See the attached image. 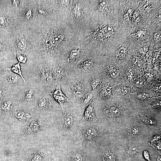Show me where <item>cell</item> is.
Instances as JSON below:
<instances>
[{
    "label": "cell",
    "instance_id": "e575fe53",
    "mask_svg": "<svg viewBox=\"0 0 161 161\" xmlns=\"http://www.w3.org/2000/svg\"><path fill=\"white\" fill-rule=\"evenodd\" d=\"M138 98L142 100H148L149 99V96L148 94L142 93L139 95L137 96Z\"/></svg>",
    "mask_w": 161,
    "mask_h": 161
},
{
    "label": "cell",
    "instance_id": "277c9868",
    "mask_svg": "<svg viewBox=\"0 0 161 161\" xmlns=\"http://www.w3.org/2000/svg\"><path fill=\"white\" fill-rule=\"evenodd\" d=\"M0 81L6 87L11 90L17 92L25 84L21 78L7 68L0 78Z\"/></svg>",
    "mask_w": 161,
    "mask_h": 161
},
{
    "label": "cell",
    "instance_id": "ab89813d",
    "mask_svg": "<svg viewBox=\"0 0 161 161\" xmlns=\"http://www.w3.org/2000/svg\"><path fill=\"white\" fill-rule=\"evenodd\" d=\"M26 17L28 19H29L31 16V11H28L26 13Z\"/></svg>",
    "mask_w": 161,
    "mask_h": 161
},
{
    "label": "cell",
    "instance_id": "3957f363",
    "mask_svg": "<svg viewBox=\"0 0 161 161\" xmlns=\"http://www.w3.org/2000/svg\"><path fill=\"white\" fill-rule=\"evenodd\" d=\"M154 27L147 22L144 23L131 33L129 36L133 47H141L151 42Z\"/></svg>",
    "mask_w": 161,
    "mask_h": 161
},
{
    "label": "cell",
    "instance_id": "ffe728a7",
    "mask_svg": "<svg viewBox=\"0 0 161 161\" xmlns=\"http://www.w3.org/2000/svg\"><path fill=\"white\" fill-rule=\"evenodd\" d=\"M101 158L102 161H117L116 154L114 152L109 150L104 152Z\"/></svg>",
    "mask_w": 161,
    "mask_h": 161
},
{
    "label": "cell",
    "instance_id": "7c38bea8",
    "mask_svg": "<svg viewBox=\"0 0 161 161\" xmlns=\"http://www.w3.org/2000/svg\"><path fill=\"white\" fill-rule=\"evenodd\" d=\"M94 100L87 106L84 111L83 117L80 120L82 123H95L97 120L96 118L93 107Z\"/></svg>",
    "mask_w": 161,
    "mask_h": 161
},
{
    "label": "cell",
    "instance_id": "ba28073f",
    "mask_svg": "<svg viewBox=\"0 0 161 161\" xmlns=\"http://www.w3.org/2000/svg\"><path fill=\"white\" fill-rule=\"evenodd\" d=\"M47 94L42 93L37 97L33 108H35L37 111L41 112H46L51 110L52 102L50 98L51 96Z\"/></svg>",
    "mask_w": 161,
    "mask_h": 161
},
{
    "label": "cell",
    "instance_id": "1f68e13d",
    "mask_svg": "<svg viewBox=\"0 0 161 161\" xmlns=\"http://www.w3.org/2000/svg\"><path fill=\"white\" fill-rule=\"evenodd\" d=\"M93 94L91 92H89L85 95L84 99L83 102V104L86 105L92 99Z\"/></svg>",
    "mask_w": 161,
    "mask_h": 161
},
{
    "label": "cell",
    "instance_id": "5b68a950",
    "mask_svg": "<svg viewBox=\"0 0 161 161\" xmlns=\"http://www.w3.org/2000/svg\"><path fill=\"white\" fill-rule=\"evenodd\" d=\"M139 7L146 21L149 22L154 12L161 8V1L141 0Z\"/></svg>",
    "mask_w": 161,
    "mask_h": 161
},
{
    "label": "cell",
    "instance_id": "7402d4cb",
    "mask_svg": "<svg viewBox=\"0 0 161 161\" xmlns=\"http://www.w3.org/2000/svg\"><path fill=\"white\" fill-rule=\"evenodd\" d=\"M127 132L129 136L131 137H134L138 135L139 130L135 126L131 125L128 127Z\"/></svg>",
    "mask_w": 161,
    "mask_h": 161
},
{
    "label": "cell",
    "instance_id": "8d00e7d4",
    "mask_svg": "<svg viewBox=\"0 0 161 161\" xmlns=\"http://www.w3.org/2000/svg\"><path fill=\"white\" fill-rule=\"evenodd\" d=\"M143 154L144 157L146 160L148 161H150L149 154L147 151L145 150L143 152Z\"/></svg>",
    "mask_w": 161,
    "mask_h": 161
},
{
    "label": "cell",
    "instance_id": "d6986e66",
    "mask_svg": "<svg viewBox=\"0 0 161 161\" xmlns=\"http://www.w3.org/2000/svg\"><path fill=\"white\" fill-rule=\"evenodd\" d=\"M51 71L53 82L59 80L64 75L63 70L59 67L55 68Z\"/></svg>",
    "mask_w": 161,
    "mask_h": 161
},
{
    "label": "cell",
    "instance_id": "603a6c76",
    "mask_svg": "<svg viewBox=\"0 0 161 161\" xmlns=\"http://www.w3.org/2000/svg\"><path fill=\"white\" fill-rule=\"evenodd\" d=\"M125 152L129 156L136 155L138 152V148L132 145L128 146L125 149Z\"/></svg>",
    "mask_w": 161,
    "mask_h": 161
},
{
    "label": "cell",
    "instance_id": "74e56055",
    "mask_svg": "<svg viewBox=\"0 0 161 161\" xmlns=\"http://www.w3.org/2000/svg\"><path fill=\"white\" fill-rule=\"evenodd\" d=\"M79 55V53L76 51L72 52L71 53V57L72 59L76 58Z\"/></svg>",
    "mask_w": 161,
    "mask_h": 161
},
{
    "label": "cell",
    "instance_id": "4dcf8cb0",
    "mask_svg": "<svg viewBox=\"0 0 161 161\" xmlns=\"http://www.w3.org/2000/svg\"><path fill=\"white\" fill-rule=\"evenodd\" d=\"M26 45L25 40L23 38H20L17 42V46L18 49L21 50L24 49Z\"/></svg>",
    "mask_w": 161,
    "mask_h": 161
},
{
    "label": "cell",
    "instance_id": "836d02e7",
    "mask_svg": "<svg viewBox=\"0 0 161 161\" xmlns=\"http://www.w3.org/2000/svg\"><path fill=\"white\" fill-rule=\"evenodd\" d=\"M93 64V63L91 61L87 60L84 62L83 67L84 69H89L92 67Z\"/></svg>",
    "mask_w": 161,
    "mask_h": 161
},
{
    "label": "cell",
    "instance_id": "d4e9b609",
    "mask_svg": "<svg viewBox=\"0 0 161 161\" xmlns=\"http://www.w3.org/2000/svg\"><path fill=\"white\" fill-rule=\"evenodd\" d=\"M71 158L72 161H83L82 154L79 151H75L71 154Z\"/></svg>",
    "mask_w": 161,
    "mask_h": 161
},
{
    "label": "cell",
    "instance_id": "8992f818",
    "mask_svg": "<svg viewBox=\"0 0 161 161\" xmlns=\"http://www.w3.org/2000/svg\"><path fill=\"white\" fill-rule=\"evenodd\" d=\"M133 47L129 36L113 51L114 60L117 63L126 61L132 51Z\"/></svg>",
    "mask_w": 161,
    "mask_h": 161
},
{
    "label": "cell",
    "instance_id": "d6a6232c",
    "mask_svg": "<svg viewBox=\"0 0 161 161\" xmlns=\"http://www.w3.org/2000/svg\"><path fill=\"white\" fill-rule=\"evenodd\" d=\"M91 84L92 89H94L98 84H100V80L98 79L93 78L91 81Z\"/></svg>",
    "mask_w": 161,
    "mask_h": 161
},
{
    "label": "cell",
    "instance_id": "cb8c5ba5",
    "mask_svg": "<svg viewBox=\"0 0 161 161\" xmlns=\"http://www.w3.org/2000/svg\"><path fill=\"white\" fill-rule=\"evenodd\" d=\"M139 116V119L145 124L152 125L156 123V121L151 117L143 115Z\"/></svg>",
    "mask_w": 161,
    "mask_h": 161
},
{
    "label": "cell",
    "instance_id": "f1b7e54d",
    "mask_svg": "<svg viewBox=\"0 0 161 161\" xmlns=\"http://www.w3.org/2000/svg\"><path fill=\"white\" fill-rule=\"evenodd\" d=\"M73 93L77 97H81L83 96L84 92L83 89L80 86H76L73 89Z\"/></svg>",
    "mask_w": 161,
    "mask_h": 161
},
{
    "label": "cell",
    "instance_id": "83f0119b",
    "mask_svg": "<svg viewBox=\"0 0 161 161\" xmlns=\"http://www.w3.org/2000/svg\"><path fill=\"white\" fill-rule=\"evenodd\" d=\"M108 72L110 76L113 78L117 77L120 73L119 70L115 67H112L109 69Z\"/></svg>",
    "mask_w": 161,
    "mask_h": 161
},
{
    "label": "cell",
    "instance_id": "30bf717a",
    "mask_svg": "<svg viewBox=\"0 0 161 161\" xmlns=\"http://www.w3.org/2000/svg\"><path fill=\"white\" fill-rule=\"evenodd\" d=\"M43 129L41 121L38 118H34L24 127L23 132L27 134H35L42 131Z\"/></svg>",
    "mask_w": 161,
    "mask_h": 161
},
{
    "label": "cell",
    "instance_id": "60d3db41",
    "mask_svg": "<svg viewBox=\"0 0 161 161\" xmlns=\"http://www.w3.org/2000/svg\"><path fill=\"white\" fill-rule=\"evenodd\" d=\"M146 78H150L153 77V75L150 73H147L145 74Z\"/></svg>",
    "mask_w": 161,
    "mask_h": 161
},
{
    "label": "cell",
    "instance_id": "9c48e42d",
    "mask_svg": "<svg viewBox=\"0 0 161 161\" xmlns=\"http://www.w3.org/2000/svg\"><path fill=\"white\" fill-rule=\"evenodd\" d=\"M74 123V117L73 114L69 111H62L59 122L61 129L65 132L71 130L73 127Z\"/></svg>",
    "mask_w": 161,
    "mask_h": 161
},
{
    "label": "cell",
    "instance_id": "4316f807",
    "mask_svg": "<svg viewBox=\"0 0 161 161\" xmlns=\"http://www.w3.org/2000/svg\"><path fill=\"white\" fill-rule=\"evenodd\" d=\"M118 92L120 94L122 95L130 96V89L125 86L120 87L118 89Z\"/></svg>",
    "mask_w": 161,
    "mask_h": 161
},
{
    "label": "cell",
    "instance_id": "4fadbf2b",
    "mask_svg": "<svg viewBox=\"0 0 161 161\" xmlns=\"http://www.w3.org/2000/svg\"><path fill=\"white\" fill-rule=\"evenodd\" d=\"M48 94L56 101L60 105L62 111L63 110V104L68 100V98L66 97L61 91L59 84L57 85L55 89H52L51 92Z\"/></svg>",
    "mask_w": 161,
    "mask_h": 161
},
{
    "label": "cell",
    "instance_id": "9a60e30c",
    "mask_svg": "<svg viewBox=\"0 0 161 161\" xmlns=\"http://www.w3.org/2000/svg\"><path fill=\"white\" fill-rule=\"evenodd\" d=\"M110 83L105 82L103 80L99 89L100 94L101 95L105 97L112 96L111 89L116 85L111 86L109 85Z\"/></svg>",
    "mask_w": 161,
    "mask_h": 161
},
{
    "label": "cell",
    "instance_id": "d590c367",
    "mask_svg": "<svg viewBox=\"0 0 161 161\" xmlns=\"http://www.w3.org/2000/svg\"><path fill=\"white\" fill-rule=\"evenodd\" d=\"M7 68L3 67L0 64V78L6 71Z\"/></svg>",
    "mask_w": 161,
    "mask_h": 161
},
{
    "label": "cell",
    "instance_id": "b9f144b4",
    "mask_svg": "<svg viewBox=\"0 0 161 161\" xmlns=\"http://www.w3.org/2000/svg\"><path fill=\"white\" fill-rule=\"evenodd\" d=\"M1 44H0V49H1Z\"/></svg>",
    "mask_w": 161,
    "mask_h": 161
},
{
    "label": "cell",
    "instance_id": "ac0fdd59",
    "mask_svg": "<svg viewBox=\"0 0 161 161\" xmlns=\"http://www.w3.org/2000/svg\"><path fill=\"white\" fill-rule=\"evenodd\" d=\"M16 92L6 87L0 81V103L6 98Z\"/></svg>",
    "mask_w": 161,
    "mask_h": 161
},
{
    "label": "cell",
    "instance_id": "2e32d148",
    "mask_svg": "<svg viewBox=\"0 0 161 161\" xmlns=\"http://www.w3.org/2000/svg\"><path fill=\"white\" fill-rule=\"evenodd\" d=\"M46 155L45 151L42 149H36L31 154L30 161H42Z\"/></svg>",
    "mask_w": 161,
    "mask_h": 161
},
{
    "label": "cell",
    "instance_id": "f546056e",
    "mask_svg": "<svg viewBox=\"0 0 161 161\" xmlns=\"http://www.w3.org/2000/svg\"><path fill=\"white\" fill-rule=\"evenodd\" d=\"M63 37L61 35H56L54 36L52 41V45L55 46L59 44L62 40Z\"/></svg>",
    "mask_w": 161,
    "mask_h": 161
},
{
    "label": "cell",
    "instance_id": "e0dca14e",
    "mask_svg": "<svg viewBox=\"0 0 161 161\" xmlns=\"http://www.w3.org/2000/svg\"><path fill=\"white\" fill-rule=\"evenodd\" d=\"M151 41L155 46L161 47V28H154L151 35Z\"/></svg>",
    "mask_w": 161,
    "mask_h": 161
},
{
    "label": "cell",
    "instance_id": "6da1fadb",
    "mask_svg": "<svg viewBox=\"0 0 161 161\" xmlns=\"http://www.w3.org/2000/svg\"><path fill=\"white\" fill-rule=\"evenodd\" d=\"M140 1V0H120L118 14L130 28L131 33L146 22L139 9Z\"/></svg>",
    "mask_w": 161,
    "mask_h": 161
},
{
    "label": "cell",
    "instance_id": "f35d334b",
    "mask_svg": "<svg viewBox=\"0 0 161 161\" xmlns=\"http://www.w3.org/2000/svg\"><path fill=\"white\" fill-rule=\"evenodd\" d=\"M13 3L14 6L17 7L19 4V1L18 0H13Z\"/></svg>",
    "mask_w": 161,
    "mask_h": 161
},
{
    "label": "cell",
    "instance_id": "8fae6325",
    "mask_svg": "<svg viewBox=\"0 0 161 161\" xmlns=\"http://www.w3.org/2000/svg\"><path fill=\"white\" fill-rule=\"evenodd\" d=\"M122 110L120 107L117 105L109 104L104 107L103 112L108 117L112 119H116L122 115Z\"/></svg>",
    "mask_w": 161,
    "mask_h": 161
},
{
    "label": "cell",
    "instance_id": "484cf974",
    "mask_svg": "<svg viewBox=\"0 0 161 161\" xmlns=\"http://www.w3.org/2000/svg\"><path fill=\"white\" fill-rule=\"evenodd\" d=\"M16 57L19 62L27 64L26 61L27 58L25 54L22 52H17L16 54Z\"/></svg>",
    "mask_w": 161,
    "mask_h": 161
},
{
    "label": "cell",
    "instance_id": "52a82bcc",
    "mask_svg": "<svg viewBox=\"0 0 161 161\" xmlns=\"http://www.w3.org/2000/svg\"><path fill=\"white\" fill-rule=\"evenodd\" d=\"M103 134L102 129L96 126H86L82 129L81 135L83 140L86 142L95 141Z\"/></svg>",
    "mask_w": 161,
    "mask_h": 161
},
{
    "label": "cell",
    "instance_id": "5bb4252c",
    "mask_svg": "<svg viewBox=\"0 0 161 161\" xmlns=\"http://www.w3.org/2000/svg\"><path fill=\"white\" fill-rule=\"evenodd\" d=\"M12 114L16 119L22 121H26L32 117L29 111L20 107L16 108Z\"/></svg>",
    "mask_w": 161,
    "mask_h": 161
},
{
    "label": "cell",
    "instance_id": "44dd1931",
    "mask_svg": "<svg viewBox=\"0 0 161 161\" xmlns=\"http://www.w3.org/2000/svg\"><path fill=\"white\" fill-rule=\"evenodd\" d=\"M20 62H18V63L13 64L11 67L8 68L13 72L19 75L23 79L24 83L26 84L27 83V82L23 76L21 67L20 65Z\"/></svg>",
    "mask_w": 161,
    "mask_h": 161
},
{
    "label": "cell",
    "instance_id": "7a4b0ae2",
    "mask_svg": "<svg viewBox=\"0 0 161 161\" xmlns=\"http://www.w3.org/2000/svg\"><path fill=\"white\" fill-rule=\"evenodd\" d=\"M42 93L35 84L27 82L17 92L19 107L29 112L33 108L37 96Z\"/></svg>",
    "mask_w": 161,
    "mask_h": 161
}]
</instances>
